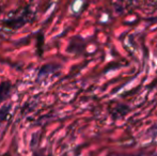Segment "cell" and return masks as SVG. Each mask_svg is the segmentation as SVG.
Listing matches in <instances>:
<instances>
[{"label": "cell", "instance_id": "obj_1", "mask_svg": "<svg viewBox=\"0 0 157 156\" xmlns=\"http://www.w3.org/2000/svg\"><path fill=\"white\" fill-rule=\"evenodd\" d=\"M12 83L10 81L6 80L0 83V103L8 100V97L11 94V91H12Z\"/></svg>", "mask_w": 157, "mask_h": 156}, {"label": "cell", "instance_id": "obj_2", "mask_svg": "<svg viewBox=\"0 0 157 156\" xmlns=\"http://www.w3.org/2000/svg\"><path fill=\"white\" fill-rule=\"evenodd\" d=\"M58 65L55 64V63H46V64L42 65L40 67L39 74H37V77H45V76L49 75L50 73H52L54 71H56V69H58Z\"/></svg>", "mask_w": 157, "mask_h": 156}]
</instances>
